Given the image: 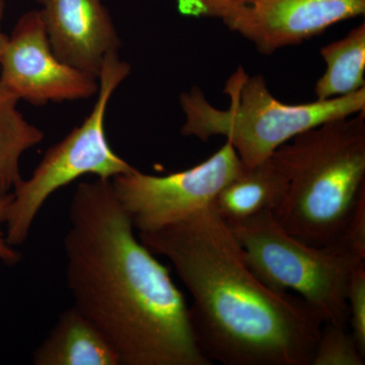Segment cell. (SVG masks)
<instances>
[{
  "label": "cell",
  "instance_id": "6da1fadb",
  "mask_svg": "<svg viewBox=\"0 0 365 365\" xmlns=\"http://www.w3.org/2000/svg\"><path fill=\"white\" fill-rule=\"evenodd\" d=\"M64 237L73 307L105 334L122 365H211L197 343L186 299L137 239L111 180L78 185Z\"/></svg>",
  "mask_w": 365,
  "mask_h": 365
},
{
  "label": "cell",
  "instance_id": "7a4b0ae2",
  "mask_svg": "<svg viewBox=\"0 0 365 365\" xmlns=\"http://www.w3.org/2000/svg\"><path fill=\"white\" fill-rule=\"evenodd\" d=\"M172 263L189 290L190 319L206 359L225 365H312L321 319L304 299L262 282L212 203L153 232H138Z\"/></svg>",
  "mask_w": 365,
  "mask_h": 365
},
{
  "label": "cell",
  "instance_id": "3957f363",
  "mask_svg": "<svg viewBox=\"0 0 365 365\" xmlns=\"http://www.w3.org/2000/svg\"><path fill=\"white\" fill-rule=\"evenodd\" d=\"M274 153L288 177L273 212L281 227L311 246L339 241L365 188V111L302 132Z\"/></svg>",
  "mask_w": 365,
  "mask_h": 365
},
{
  "label": "cell",
  "instance_id": "277c9868",
  "mask_svg": "<svg viewBox=\"0 0 365 365\" xmlns=\"http://www.w3.org/2000/svg\"><path fill=\"white\" fill-rule=\"evenodd\" d=\"M223 93L230 100L225 110L211 105L197 86L182 93L180 104L186 121L181 133L202 141L225 137L247 168L302 132L365 111V88L331 100L284 104L270 93L263 76H249L242 66L228 78Z\"/></svg>",
  "mask_w": 365,
  "mask_h": 365
},
{
  "label": "cell",
  "instance_id": "5b68a950",
  "mask_svg": "<svg viewBox=\"0 0 365 365\" xmlns=\"http://www.w3.org/2000/svg\"><path fill=\"white\" fill-rule=\"evenodd\" d=\"M228 225L262 282L278 292H295L323 325L348 327L350 278L364 260L340 241L324 247L300 241L281 227L271 211Z\"/></svg>",
  "mask_w": 365,
  "mask_h": 365
},
{
  "label": "cell",
  "instance_id": "8992f818",
  "mask_svg": "<svg viewBox=\"0 0 365 365\" xmlns=\"http://www.w3.org/2000/svg\"><path fill=\"white\" fill-rule=\"evenodd\" d=\"M130 71V64L120 58L119 51L105 57L93 111L68 135L46 151L32 176L21 180L14 189L6 222V242L14 248L28 240L38 213L59 189L86 175L112 180L135 170L112 150L105 134L108 105Z\"/></svg>",
  "mask_w": 365,
  "mask_h": 365
},
{
  "label": "cell",
  "instance_id": "52a82bcc",
  "mask_svg": "<svg viewBox=\"0 0 365 365\" xmlns=\"http://www.w3.org/2000/svg\"><path fill=\"white\" fill-rule=\"evenodd\" d=\"M244 168L234 146L225 141L208 160L165 176L135 169L111 180L115 195L138 232L180 222L213 202Z\"/></svg>",
  "mask_w": 365,
  "mask_h": 365
},
{
  "label": "cell",
  "instance_id": "ba28073f",
  "mask_svg": "<svg viewBox=\"0 0 365 365\" xmlns=\"http://www.w3.org/2000/svg\"><path fill=\"white\" fill-rule=\"evenodd\" d=\"M0 79L20 100L35 106L86 100L98 91L97 78L57 58L39 11L16 21L0 59Z\"/></svg>",
  "mask_w": 365,
  "mask_h": 365
},
{
  "label": "cell",
  "instance_id": "9c48e42d",
  "mask_svg": "<svg viewBox=\"0 0 365 365\" xmlns=\"http://www.w3.org/2000/svg\"><path fill=\"white\" fill-rule=\"evenodd\" d=\"M364 11L365 0H244L230 30L251 41L262 54L270 55Z\"/></svg>",
  "mask_w": 365,
  "mask_h": 365
},
{
  "label": "cell",
  "instance_id": "30bf717a",
  "mask_svg": "<svg viewBox=\"0 0 365 365\" xmlns=\"http://www.w3.org/2000/svg\"><path fill=\"white\" fill-rule=\"evenodd\" d=\"M57 58L98 78L121 40L103 0H36Z\"/></svg>",
  "mask_w": 365,
  "mask_h": 365
},
{
  "label": "cell",
  "instance_id": "8fae6325",
  "mask_svg": "<svg viewBox=\"0 0 365 365\" xmlns=\"http://www.w3.org/2000/svg\"><path fill=\"white\" fill-rule=\"evenodd\" d=\"M288 177L275 153L241 172L225 185L213 200L212 206L228 225L253 216L274 212L287 195Z\"/></svg>",
  "mask_w": 365,
  "mask_h": 365
},
{
  "label": "cell",
  "instance_id": "7c38bea8",
  "mask_svg": "<svg viewBox=\"0 0 365 365\" xmlns=\"http://www.w3.org/2000/svg\"><path fill=\"white\" fill-rule=\"evenodd\" d=\"M35 365H122L116 348L88 317L72 307L33 354Z\"/></svg>",
  "mask_w": 365,
  "mask_h": 365
},
{
  "label": "cell",
  "instance_id": "4fadbf2b",
  "mask_svg": "<svg viewBox=\"0 0 365 365\" xmlns=\"http://www.w3.org/2000/svg\"><path fill=\"white\" fill-rule=\"evenodd\" d=\"M20 98L0 79V199L13 193L23 180L21 158L42 143L44 132L18 110Z\"/></svg>",
  "mask_w": 365,
  "mask_h": 365
},
{
  "label": "cell",
  "instance_id": "5bb4252c",
  "mask_svg": "<svg viewBox=\"0 0 365 365\" xmlns=\"http://www.w3.org/2000/svg\"><path fill=\"white\" fill-rule=\"evenodd\" d=\"M326 71L317 81L318 101L344 97L365 88V25L360 24L342 39L322 48Z\"/></svg>",
  "mask_w": 365,
  "mask_h": 365
},
{
  "label": "cell",
  "instance_id": "9a60e30c",
  "mask_svg": "<svg viewBox=\"0 0 365 365\" xmlns=\"http://www.w3.org/2000/svg\"><path fill=\"white\" fill-rule=\"evenodd\" d=\"M365 356L360 352L348 327L325 324L314 349L312 365H364Z\"/></svg>",
  "mask_w": 365,
  "mask_h": 365
},
{
  "label": "cell",
  "instance_id": "2e32d148",
  "mask_svg": "<svg viewBox=\"0 0 365 365\" xmlns=\"http://www.w3.org/2000/svg\"><path fill=\"white\" fill-rule=\"evenodd\" d=\"M348 327L360 352L365 356V264L353 271L347 294Z\"/></svg>",
  "mask_w": 365,
  "mask_h": 365
},
{
  "label": "cell",
  "instance_id": "e0dca14e",
  "mask_svg": "<svg viewBox=\"0 0 365 365\" xmlns=\"http://www.w3.org/2000/svg\"><path fill=\"white\" fill-rule=\"evenodd\" d=\"M178 9L184 16L194 18H215L230 28L237 18L244 0H176Z\"/></svg>",
  "mask_w": 365,
  "mask_h": 365
},
{
  "label": "cell",
  "instance_id": "ac0fdd59",
  "mask_svg": "<svg viewBox=\"0 0 365 365\" xmlns=\"http://www.w3.org/2000/svg\"><path fill=\"white\" fill-rule=\"evenodd\" d=\"M339 241L347 246L355 256L365 261V188L360 192L351 217Z\"/></svg>",
  "mask_w": 365,
  "mask_h": 365
},
{
  "label": "cell",
  "instance_id": "d6986e66",
  "mask_svg": "<svg viewBox=\"0 0 365 365\" xmlns=\"http://www.w3.org/2000/svg\"><path fill=\"white\" fill-rule=\"evenodd\" d=\"M11 198H13V193L0 199V223L6 222L7 211H9ZM21 258V254L16 251V249L6 242V235L0 232V261L4 262L6 265L13 266L19 264Z\"/></svg>",
  "mask_w": 365,
  "mask_h": 365
},
{
  "label": "cell",
  "instance_id": "ffe728a7",
  "mask_svg": "<svg viewBox=\"0 0 365 365\" xmlns=\"http://www.w3.org/2000/svg\"><path fill=\"white\" fill-rule=\"evenodd\" d=\"M4 13H6V2L4 0H0V59H1L2 53L9 39V36L2 32V21H4Z\"/></svg>",
  "mask_w": 365,
  "mask_h": 365
}]
</instances>
